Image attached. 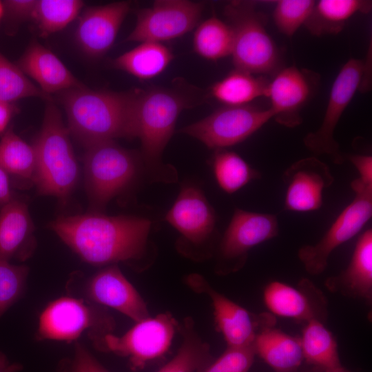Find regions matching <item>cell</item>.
Here are the masks:
<instances>
[{"instance_id": "6da1fadb", "label": "cell", "mask_w": 372, "mask_h": 372, "mask_svg": "<svg viewBox=\"0 0 372 372\" xmlns=\"http://www.w3.org/2000/svg\"><path fill=\"white\" fill-rule=\"evenodd\" d=\"M151 222L101 212L62 216L49 225L83 261L95 266L132 262L146 253Z\"/></svg>"}, {"instance_id": "7a4b0ae2", "label": "cell", "mask_w": 372, "mask_h": 372, "mask_svg": "<svg viewBox=\"0 0 372 372\" xmlns=\"http://www.w3.org/2000/svg\"><path fill=\"white\" fill-rule=\"evenodd\" d=\"M141 89L126 92L72 88L59 93L70 134L85 147L124 138H137Z\"/></svg>"}, {"instance_id": "3957f363", "label": "cell", "mask_w": 372, "mask_h": 372, "mask_svg": "<svg viewBox=\"0 0 372 372\" xmlns=\"http://www.w3.org/2000/svg\"><path fill=\"white\" fill-rule=\"evenodd\" d=\"M193 101L176 89H141L137 110V138L141 143V156L147 175L152 180L173 183L176 169L163 164V152L172 138L181 112Z\"/></svg>"}, {"instance_id": "277c9868", "label": "cell", "mask_w": 372, "mask_h": 372, "mask_svg": "<svg viewBox=\"0 0 372 372\" xmlns=\"http://www.w3.org/2000/svg\"><path fill=\"white\" fill-rule=\"evenodd\" d=\"M32 145L38 192L65 201L76 185L79 167L70 132L52 99L46 101L41 128Z\"/></svg>"}, {"instance_id": "5b68a950", "label": "cell", "mask_w": 372, "mask_h": 372, "mask_svg": "<svg viewBox=\"0 0 372 372\" xmlns=\"http://www.w3.org/2000/svg\"><path fill=\"white\" fill-rule=\"evenodd\" d=\"M85 148L83 163L86 192L94 211L101 212L112 198L133 185L146 171L141 154L122 147L114 141Z\"/></svg>"}, {"instance_id": "8992f818", "label": "cell", "mask_w": 372, "mask_h": 372, "mask_svg": "<svg viewBox=\"0 0 372 372\" xmlns=\"http://www.w3.org/2000/svg\"><path fill=\"white\" fill-rule=\"evenodd\" d=\"M225 15L233 32L231 56L235 69L255 75L277 72L280 53L255 3L231 1L225 6Z\"/></svg>"}, {"instance_id": "52a82bcc", "label": "cell", "mask_w": 372, "mask_h": 372, "mask_svg": "<svg viewBox=\"0 0 372 372\" xmlns=\"http://www.w3.org/2000/svg\"><path fill=\"white\" fill-rule=\"evenodd\" d=\"M114 327L113 318L101 306L68 295L51 301L42 311L36 339L70 343L86 331L97 349Z\"/></svg>"}, {"instance_id": "ba28073f", "label": "cell", "mask_w": 372, "mask_h": 372, "mask_svg": "<svg viewBox=\"0 0 372 372\" xmlns=\"http://www.w3.org/2000/svg\"><path fill=\"white\" fill-rule=\"evenodd\" d=\"M370 60L371 57L366 60L350 59L340 70L332 85L320 126L303 139L305 147L314 154H327L336 163L343 162L339 144L333 136L334 132L356 92L369 90Z\"/></svg>"}, {"instance_id": "9c48e42d", "label": "cell", "mask_w": 372, "mask_h": 372, "mask_svg": "<svg viewBox=\"0 0 372 372\" xmlns=\"http://www.w3.org/2000/svg\"><path fill=\"white\" fill-rule=\"evenodd\" d=\"M355 197L314 245L301 247L298 257L311 275L321 274L327 268L331 253L357 235L372 217V186L358 178L351 183Z\"/></svg>"}, {"instance_id": "30bf717a", "label": "cell", "mask_w": 372, "mask_h": 372, "mask_svg": "<svg viewBox=\"0 0 372 372\" xmlns=\"http://www.w3.org/2000/svg\"><path fill=\"white\" fill-rule=\"evenodd\" d=\"M178 322L170 313L147 317L121 336L105 335L99 351L126 358L132 370L143 369L148 362L163 356L170 348Z\"/></svg>"}, {"instance_id": "8fae6325", "label": "cell", "mask_w": 372, "mask_h": 372, "mask_svg": "<svg viewBox=\"0 0 372 372\" xmlns=\"http://www.w3.org/2000/svg\"><path fill=\"white\" fill-rule=\"evenodd\" d=\"M271 118L273 114L270 108L263 110L249 105H224L180 132L217 150L244 141Z\"/></svg>"}, {"instance_id": "7c38bea8", "label": "cell", "mask_w": 372, "mask_h": 372, "mask_svg": "<svg viewBox=\"0 0 372 372\" xmlns=\"http://www.w3.org/2000/svg\"><path fill=\"white\" fill-rule=\"evenodd\" d=\"M79 282H68V295L115 309L135 322L149 316L145 302L116 265H107Z\"/></svg>"}, {"instance_id": "4fadbf2b", "label": "cell", "mask_w": 372, "mask_h": 372, "mask_svg": "<svg viewBox=\"0 0 372 372\" xmlns=\"http://www.w3.org/2000/svg\"><path fill=\"white\" fill-rule=\"evenodd\" d=\"M204 3L187 0L155 1L138 10L136 25L125 41L161 43L180 37L198 23Z\"/></svg>"}, {"instance_id": "5bb4252c", "label": "cell", "mask_w": 372, "mask_h": 372, "mask_svg": "<svg viewBox=\"0 0 372 372\" xmlns=\"http://www.w3.org/2000/svg\"><path fill=\"white\" fill-rule=\"evenodd\" d=\"M278 233L275 214L236 209L219 244L221 270L232 271L242 267L252 248L275 238Z\"/></svg>"}, {"instance_id": "9a60e30c", "label": "cell", "mask_w": 372, "mask_h": 372, "mask_svg": "<svg viewBox=\"0 0 372 372\" xmlns=\"http://www.w3.org/2000/svg\"><path fill=\"white\" fill-rule=\"evenodd\" d=\"M188 285L195 291L208 295L211 300L217 327L227 347L238 348L254 344L256 334L266 325L274 324L271 315L255 316L214 289L201 276L188 277Z\"/></svg>"}, {"instance_id": "2e32d148", "label": "cell", "mask_w": 372, "mask_h": 372, "mask_svg": "<svg viewBox=\"0 0 372 372\" xmlns=\"http://www.w3.org/2000/svg\"><path fill=\"white\" fill-rule=\"evenodd\" d=\"M319 79L315 72L296 66L278 70L269 82L266 95L271 102L273 118L289 127L300 125V111L313 96Z\"/></svg>"}, {"instance_id": "e0dca14e", "label": "cell", "mask_w": 372, "mask_h": 372, "mask_svg": "<svg viewBox=\"0 0 372 372\" xmlns=\"http://www.w3.org/2000/svg\"><path fill=\"white\" fill-rule=\"evenodd\" d=\"M282 180L286 188L285 209L297 212L320 209L323 191L335 180L329 167L314 156L291 164L283 172Z\"/></svg>"}, {"instance_id": "ac0fdd59", "label": "cell", "mask_w": 372, "mask_h": 372, "mask_svg": "<svg viewBox=\"0 0 372 372\" xmlns=\"http://www.w3.org/2000/svg\"><path fill=\"white\" fill-rule=\"evenodd\" d=\"M165 220L189 243L202 245L216 233V215L201 189L185 183Z\"/></svg>"}, {"instance_id": "d6986e66", "label": "cell", "mask_w": 372, "mask_h": 372, "mask_svg": "<svg viewBox=\"0 0 372 372\" xmlns=\"http://www.w3.org/2000/svg\"><path fill=\"white\" fill-rule=\"evenodd\" d=\"M131 9L127 1L87 8L80 16L76 40L88 56L99 57L112 46L121 25Z\"/></svg>"}, {"instance_id": "ffe728a7", "label": "cell", "mask_w": 372, "mask_h": 372, "mask_svg": "<svg viewBox=\"0 0 372 372\" xmlns=\"http://www.w3.org/2000/svg\"><path fill=\"white\" fill-rule=\"evenodd\" d=\"M34 227L26 202L14 196L0 209V258L23 262L34 254Z\"/></svg>"}, {"instance_id": "44dd1931", "label": "cell", "mask_w": 372, "mask_h": 372, "mask_svg": "<svg viewBox=\"0 0 372 372\" xmlns=\"http://www.w3.org/2000/svg\"><path fill=\"white\" fill-rule=\"evenodd\" d=\"M17 65L46 94L84 85L51 50L37 41L30 42Z\"/></svg>"}, {"instance_id": "7402d4cb", "label": "cell", "mask_w": 372, "mask_h": 372, "mask_svg": "<svg viewBox=\"0 0 372 372\" xmlns=\"http://www.w3.org/2000/svg\"><path fill=\"white\" fill-rule=\"evenodd\" d=\"M325 285L331 292L371 302V228L367 229L360 236L347 268L339 274L328 278Z\"/></svg>"}, {"instance_id": "603a6c76", "label": "cell", "mask_w": 372, "mask_h": 372, "mask_svg": "<svg viewBox=\"0 0 372 372\" xmlns=\"http://www.w3.org/2000/svg\"><path fill=\"white\" fill-rule=\"evenodd\" d=\"M254 347L256 355L274 372H296L304 361L300 338L275 328L273 324L260 329Z\"/></svg>"}, {"instance_id": "cb8c5ba5", "label": "cell", "mask_w": 372, "mask_h": 372, "mask_svg": "<svg viewBox=\"0 0 372 372\" xmlns=\"http://www.w3.org/2000/svg\"><path fill=\"white\" fill-rule=\"evenodd\" d=\"M308 282L303 280L299 289L280 281L269 282L263 291L265 305L273 314L298 322L320 319L312 295L308 291Z\"/></svg>"}, {"instance_id": "d4e9b609", "label": "cell", "mask_w": 372, "mask_h": 372, "mask_svg": "<svg viewBox=\"0 0 372 372\" xmlns=\"http://www.w3.org/2000/svg\"><path fill=\"white\" fill-rule=\"evenodd\" d=\"M0 166L8 174L12 186L26 188L34 184L36 154L33 145L23 140L12 127L1 135Z\"/></svg>"}, {"instance_id": "484cf974", "label": "cell", "mask_w": 372, "mask_h": 372, "mask_svg": "<svg viewBox=\"0 0 372 372\" xmlns=\"http://www.w3.org/2000/svg\"><path fill=\"white\" fill-rule=\"evenodd\" d=\"M304 360L321 372L343 368L333 333L322 320L313 318L305 322L299 338Z\"/></svg>"}, {"instance_id": "4316f807", "label": "cell", "mask_w": 372, "mask_h": 372, "mask_svg": "<svg viewBox=\"0 0 372 372\" xmlns=\"http://www.w3.org/2000/svg\"><path fill=\"white\" fill-rule=\"evenodd\" d=\"M371 1L363 0H320L316 1L313 10L304 23L314 36L337 34L347 21L357 13H368Z\"/></svg>"}, {"instance_id": "83f0119b", "label": "cell", "mask_w": 372, "mask_h": 372, "mask_svg": "<svg viewBox=\"0 0 372 372\" xmlns=\"http://www.w3.org/2000/svg\"><path fill=\"white\" fill-rule=\"evenodd\" d=\"M174 59L171 50L161 43L142 42L112 61L113 66L141 81L161 74Z\"/></svg>"}, {"instance_id": "f1b7e54d", "label": "cell", "mask_w": 372, "mask_h": 372, "mask_svg": "<svg viewBox=\"0 0 372 372\" xmlns=\"http://www.w3.org/2000/svg\"><path fill=\"white\" fill-rule=\"evenodd\" d=\"M269 81L262 76L235 69L211 87V96L224 105H249L267 95Z\"/></svg>"}, {"instance_id": "f546056e", "label": "cell", "mask_w": 372, "mask_h": 372, "mask_svg": "<svg viewBox=\"0 0 372 372\" xmlns=\"http://www.w3.org/2000/svg\"><path fill=\"white\" fill-rule=\"evenodd\" d=\"M183 330L180 347L158 372H202L212 362L209 346L197 334L192 319L185 320Z\"/></svg>"}, {"instance_id": "4dcf8cb0", "label": "cell", "mask_w": 372, "mask_h": 372, "mask_svg": "<svg viewBox=\"0 0 372 372\" xmlns=\"http://www.w3.org/2000/svg\"><path fill=\"white\" fill-rule=\"evenodd\" d=\"M233 32L230 25L211 17L200 23L193 37V48L200 56L216 61L231 55Z\"/></svg>"}, {"instance_id": "1f68e13d", "label": "cell", "mask_w": 372, "mask_h": 372, "mask_svg": "<svg viewBox=\"0 0 372 372\" xmlns=\"http://www.w3.org/2000/svg\"><path fill=\"white\" fill-rule=\"evenodd\" d=\"M211 165L219 187L228 194L238 191L260 177V174L240 155L227 149L215 150Z\"/></svg>"}, {"instance_id": "d6a6232c", "label": "cell", "mask_w": 372, "mask_h": 372, "mask_svg": "<svg viewBox=\"0 0 372 372\" xmlns=\"http://www.w3.org/2000/svg\"><path fill=\"white\" fill-rule=\"evenodd\" d=\"M79 0H39L32 13L39 34L48 37L65 28L83 7Z\"/></svg>"}, {"instance_id": "836d02e7", "label": "cell", "mask_w": 372, "mask_h": 372, "mask_svg": "<svg viewBox=\"0 0 372 372\" xmlns=\"http://www.w3.org/2000/svg\"><path fill=\"white\" fill-rule=\"evenodd\" d=\"M28 97H38L45 101L52 99L35 85L17 64L0 52V101L14 103Z\"/></svg>"}, {"instance_id": "e575fe53", "label": "cell", "mask_w": 372, "mask_h": 372, "mask_svg": "<svg viewBox=\"0 0 372 372\" xmlns=\"http://www.w3.org/2000/svg\"><path fill=\"white\" fill-rule=\"evenodd\" d=\"M29 267L0 258V318L23 296Z\"/></svg>"}, {"instance_id": "d590c367", "label": "cell", "mask_w": 372, "mask_h": 372, "mask_svg": "<svg viewBox=\"0 0 372 372\" xmlns=\"http://www.w3.org/2000/svg\"><path fill=\"white\" fill-rule=\"evenodd\" d=\"M316 1L312 0H279L276 3L273 18L278 30L287 37L307 21Z\"/></svg>"}, {"instance_id": "8d00e7d4", "label": "cell", "mask_w": 372, "mask_h": 372, "mask_svg": "<svg viewBox=\"0 0 372 372\" xmlns=\"http://www.w3.org/2000/svg\"><path fill=\"white\" fill-rule=\"evenodd\" d=\"M256 355L254 344L238 348L227 347L202 372H248Z\"/></svg>"}, {"instance_id": "74e56055", "label": "cell", "mask_w": 372, "mask_h": 372, "mask_svg": "<svg viewBox=\"0 0 372 372\" xmlns=\"http://www.w3.org/2000/svg\"><path fill=\"white\" fill-rule=\"evenodd\" d=\"M56 372H110L81 342L76 341L71 358H64L58 364Z\"/></svg>"}, {"instance_id": "f35d334b", "label": "cell", "mask_w": 372, "mask_h": 372, "mask_svg": "<svg viewBox=\"0 0 372 372\" xmlns=\"http://www.w3.org/2000/svg\"><path fill=\"white\" fill-rule=\"evenodd\" d=\"M36 2L34 0L4 1V12H6L12 19L17 20L32 19Z\"/></svg>"}, {"instance_id": "ab89813d", "label": "cell", "mask_w": 372, "mask_h": 372, "mask_svg": "<svg viewBox=\"0 0 372 372\" xmlns=\"http://www.w3.org/2000/svg\"><path fill=\"white\" fill-rule=\"evenodd\" d=\"M348 158L360 174L358 178L364 184L372 186V156L352 154Z\"/></svg>"}, {"instance_id": "60d3db41", "label": "cell", "mask_w": 372, "mask_h": 372, "mask_svg": "<svg viewBox=\"0 0 372 372\" xmlns=\"http://www.w3.org/2000/svg\"><path fill=\"white\" fill-rule=\"evenodd\" d=\"M12 186L8 174L0 166V209L14 197Z\"/></svg>"}, {"instance_id": "b9f144b4", "label": "cell", "mask_w": 372, "mask_h": 372, "mask_svg": "<svg viewBox=\"0 0 372 372\" xmlns=\"http://www.w3.org/2000/svg\"><path fill=\"white\" fill-rule=\"evenodd\" d=\"M18 112L19 110L14 103L0 101V135L8 129L11 119Z\"/></svg>"}, {"instance_id": "7bdbcfd3", "label": "cell", "mask_w": 372, "mask_h": 372, "mask_svg": "<svg viewBox=\"0 0 372 372\" xmlns=\"http://www.w3.org/2000/svg\"><path fill=\"white\" fill-rule=\"evenodd\" d=\"M23 366L17 362H11L7 356L0 351V372H20Z\"/></svg>"}, {"instance_id": "ee69618b", "label": "cell", "mask_w": 372, "mask_h": 372, "mask_svg": "<svg viewBox=\"0 0 372 372\" xmlns=\"http://www.w3.org/2000/svg\"><path fill=\"white\" fill-rule=\"evenodd\" d=\"M4 14V6L3 2L0 1V20Z\"/></svg>"}, {"instance_id": "f6af8a7d", "label": "cell", "mask_w": 372, "mask_h": 372, "mask_svg": "<svg viewBox=\"0 0 372 372\" xmlns=\"http://www.w3.org/2000/svg\"><path fill=\"white\" fill-rule=\"evenodd\" d=\"M326 372H349L347 370H346L344 367L338 370L331 371H326Z\"/></svg>"}]
</instances>
